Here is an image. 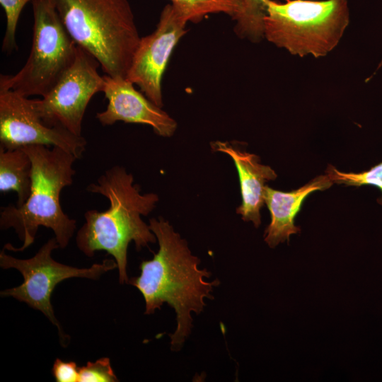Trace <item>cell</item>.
<instances>
[{
    "label": "cell",
    "mask_w": 382,
    "mask_h": 382,
    "mask_svg": "<svg viewBox=\"0 0 382 382\" xmlns=\"http://www.w3.org/2000/svg\"><path fill=\"white\" fill-rule=\"evenodd\" d=\"M67 32L106 75L126 77L141 37L128 0H53Z\"/></svg>",
    "instance_id": "obj_4"
},
{
    "label": "cell",
    "mask_w": 382,
    "mask_h": 382,
    "mask_svg": "<svg viewBox=\"0 0 382 382\" xmlns=\"http://www.w3.org/2000/svg\"><path fill=\"white\" fill-rule=\"evenodd\" d=\"M32 185V161L23 148L0 146V192H16V206L28 199Z\"/></svg>",
    "instance_id": "obj_14"
},
{
    "label": "cell",
    "mask_w": 382,
    "mask_h": 382,
    "mask_svg": "<svg viewBox=\"0 0 382 382\" xmlns=\"http://www.w3.org/2000/svg\"><path fill=\"white\" fill-rule=\"evenodd\" d=\"M103 93L108 100L106 109L98 112L96 118L103 125L122 121L151 126L161 137L172 136L176 121L167 112L138 91L126 77L104 75Z\"/></svg>",
    "instance_id": "obj_11"
},
{
    "label": "cell",
    "mask_w": 382,
    "mask_h": 382,
    "mask_svg": "<svg viewBox=\"0 0 382 382\" xmlns=\"http://www.w3.org/2000/svg\"><path fill=\"white\" fill-rule=\"evenodd\" d=\"M97 59L77 45L71 66L40 100H33L34 108L42 122L50 127L66 129L82 136L83 116L92 97L103 92L105 80L98 72Z\"/></svg>",
    "instance_id": "obj_8"
},
{
    "label": "cell",
    "mask_w": 382,
    "mask_h": 382,
    "mask_svg": "<svg viewBox=\"0 0 382 382\" xmlns=\"http://www.w3.org/2000/svg\"><path fill=\"white\" fill-rule=\"evenodd\" d=\"M214 151L228 155L237 168L241 192V204L236 213L245 221H252L255 227L261 224L260 209L265 203V182L274 180L277 175L270 166L260 162L259 156L242 151L227 141H216L211 143Z\"/></svg>",
    "instance_id": "obj_12"
},
{
    "label": "cell",
    "mask_w": 382,
    "mask_h": 382,
    "mask_svg": "<svg viewBox=\"0 0 382 382\" xmlns=\"http://www.w3.org/2000/svg\"><path fill=\"white\" fill-rule=\"evenodd\" d=\"M87 141L66 129L45 125L33 100L12 90H0V146L6 149L28 145L57 146L80 158Z\"/></svg>",
    "instance_id": "obj_9"
},
{
    "label": "cell",
    "mask_w": 382,
    "mask_h": 382,
    "mask_svg": "<svg viewBox=\"0 0 382 382\" xmlns=\"http://www.w3.org/2000/svg\"><path fill=\"white\" fill-rule=\"evenodd\" d=\"M333 182L329 176L320 175L301 187L288 192L265 186L264 199L270 212L271 221L265 231V241L270 248L289 240L291 234L300 232L294 219L307 196L316 190L329 188Z\"/></svg>",
    "instance_id": "obj_13"
},
{
    "label": "cell",
    "mask_w": 382,
    "mask_h": 382,
    "mask_svg": "<svg viewBox=\"0 0 382 382\" xmlns=\"http://www.w3.org/2000/svg\"><path fill=\"white\" fill-rule=\"evenodd\" d=\"M269 0H242L239 13L233 18L234 31L241 37L258 42L264 37V18Z\"/></svg>",
    "instance_id": "obj_15"
},
{
    "label": "cell",
    "mask_w": 382,
    "mask_h": 382,
    "mask_svg": "<svg viewBox=\"0 0 382 382\" xmlns=\"http://www.w3.org/2000/svg\"><path fill=\"white\" fill-rule=\"evenodd\" d=\"M326 174L333 183L352 186L370 185L378 187L382 191V163L372 167L369 170L359 173H343L335 167L329 166L326 170Z\"/></svg>",
    "instance_id": "obj_17"
},
{
    "label": "cell",
    "mask_w": 382,
    "mask_h": 382,
    "mask_svg": "<svg viewBox=\"0 0 382 382\" xmlns=\"http://www.w3.org/2000/svg\"><path fill=\"white\" fill-rule=\"evenodd\" d=\"M149 228L158 242V251L154 258L140 265L141 274L129 279L145 300V314L160 309L164 303L174 308L177 327L170 336L173 351H179L191 333V313H201L204 299H213L211 294L219 279L206 282L211 276L207 269L200 270V260L192 255L185 239L181 238L170 223L162 217L149 220Z\"/></svg>",
    "instance_id": "obj_1"
},
{
    "label": "cell",
    "mask_w": 382,
    "mask_h": 382,
    "mask_svg": "<svg viewBox=\"0 0 382 382\" xmlns=\"http://www.w3.org/2000/svg\"><path fill=\"white\" fill-rule=\"evenodd\" d=\"M31 50L14 75H1L0 90L25 97L45 96L73 64L77 45L65 28L53 0H33Z\"/></svg>",
    "instance_id": "obj_6"
},
{
    "label": "cell",
    "mask_w": 382,
    "mask_h": 382,
    "mask_svg": "<svg viewBox=\"0 0 382 382\" xmlns=\"http://www.w3.org/2000/svg\"><path fill=\"white\" fill-rule=\"evenodd\" d=\"M32 161V185L30 195L21 206L8 205L1 209V230L14 229L23 242L20 248L6 243L4 248L23 251L33 243L40 226L50 228L59 248H65L72 238L76 221L62 210V190L73 183L77 158L57 146L28 145L22 147Z\"/></svg>",
    "instance_id": "obj_3"
},
{
    "label": "cell",
    "mask_w": 382,
    "mask_h": 382,
    "mask_svg": "<svg viewBox=\"0 0 382 382\" xmlns=\"http://www.w3.org/2000/svg\"><path fill=\"white\" fill-rule=\"evenodd\" d=\"M187 20L172 4L162 10L155 30L141 37L126 78L162 108V79L170 55L187 33Z\"/></svg>",
    "instance_id": "obj_10"
},
{
    "label": "cell",
    "mask_w": 382,
    "mask_h": 382,
    "mask_svg": "<svg viewBox=\"0 0 382 382\" xmlns=\"http://www.w3.org/2000/svg\"><path fill=\"white\" fill-rule=\"evenodd\" d=\"M86 190L105 197L109 207L103 212L91 209L84 214L85 223L77 232L76 245L88 257L98 250L108 253L117 262L120 283H128L129 244L134 241L140 250L156 241L141 216L148 215L155 208L158 196L153 192L141 194L132 174L120 166L105 170Z\"/></svg>",
    "instance_id": "obj_2"
},
{
    "label": "cell",
    "mask_w": 382,
    "mask_h": 382,
    "mask_svg": "<svg viewBox=\"0 0 382 382\" xmlns=\"http://www.w3.org/2000/svg\"><path fill=\"white\" fill-rule=\"evenodd\" d=\"M115 381L118 379L108 357L100 358L95 362L88 361L85 366L79 367V382Z\"/></svg>",
    "instance_id": "obj_19"
},
{
    "label": "cell",
    "mask_w": 382,
    "mask_h": 382,
    "mask_svg": "<svg viewBox=\"0 0 382 382\" xmlns=\"http://www.w3.org/2000/svg\"><path fill=\"white\" fill-rule=\"evenodd\" d=\"M53 376L57 382H79V367L74 361H54Z\"/></svg>",
    "instance_id": "obj_20"
},
{
    "label": "cell",
    "mask_w": 382,
    "mask_h": 382,
    "mask_svg": "<svg viewBox=\"0 0 382 382\" xmlns=\"http://www.w3.org/2000/svg\"><path fill=\"white\" fill-rule=\"evenodd\" d=\"M382 65V61L379 64V66H378V68Z\"/></svg>",
    "instance_id": "obj_21"
},
{
    "label": "cell",
    "mask_w": 382,
    "mask_h": 382,
    "mask_svg": "<svg viewBox=\"0 0 382 382\" xmlns=\"http://www.w3.org/2000/svg\"><path fill=\"white\" fill-rule=\"evenodd\" d=\"M30 0H0L6 17V28L3 39L2 50L11 54L17 50L16 32L21 11Z\"/></svg>",
    "instance_id": "obj_18"
},
{
    "label": "cell",
    "mask_w": 382,
    "mask_h": 382,
    "mask_svg": "<svg viewBox=\"0 0 382 382\" xmlns=\"http://www.w3.org/2000/svg\"><path fill=\"white\" fill-rule=\"evenodd\" d=\"M349 23L347 0H269L264 37L291 54L318 58L337 45Z\"/></svg>",
    "instance_id": "obj_5"
},
{
    "label": "cell",
    "mask_w": 382,
    "mask_h": 382,
    "mask_svg": "<svg viewBox=\"0 0 382 382\" xmlns=\"http://www.w3.org/2000/svg\"><path fill=\"white\" fill-rule=\"evenodd\" d=\"M188 22L197 23L212 13H224L233 19L239 13L242 0H170Z\"/></svg>",
    "instance_id": "obj_16"
},
{
    "label": "cell",
    "mask_w": 382,
    "mask_h": 382,
    "mask_svg": "<svg viewBox=\"0 0 382 382\" xmlns=\"http://www.w3.org/2000/svg\"><path fill=\"white\" fill-rule=\"evenodd\" d=\"M59 248L55 237L46 242L32 257L18 259L7 255L4 248L0 253V266L3 269L14 268L23 275V282L13 288L1 291L3 296H12L25 302L30 307L41 311L57 327L61 342L68 341L55 318L51 304V295L56 285L72 277L98 279L105 272L117 267L112 259L103 260L88 268H77L57 262L51 256L52 250Z\"/></svg>",
    "instance_id": "obj_7"
}]
</instances>
